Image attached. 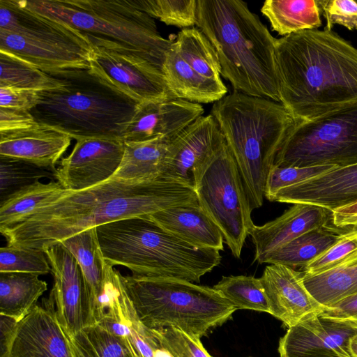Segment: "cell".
Segmentation results:
<instances>
[{
  "mask_svg": "<svg viewBox=\"0 0 357 357\" xmlns=\"http://www.w3.org/2000/svg\"><path fill=\"white\" fill-rule=\"evenodd\" d=\"M147 217L190 245L220 251L223 250L222 231L198 202L171 207Z\"/></svg>",
  "mask_w": 357,
  "mask_h": 357,
  "instance_id": "obj_25",
  "label": "cell"
},
{
  "mask_svg": "<svg viewBox=\"0 0 357 357\" xmlns=\"http://www.w3.org/2000/svg\"><path fill=\"white\" fill-rule=\"evenodd\" d=\"M326 20L325 29L331 31L335 24L349 30L357 29V1L354 0L318 1Z\"/></svg>",
  "mask_w": 357,
  "mask_h": 357,
  "instance_id": "obj_43",
  "label": "cell"
},
{
  "mask_svg": "<svg viewBox=\"0 0 357 357\" xmlns=\"http://www.w3.org/2000/svg\"><path fill=\"white\" fill-rule=\"evenodd\" d=\"M331 212L312 204H294L280 216L261 226L253 225L249 235L255 245L254 261L303 234L328 225Z\"/></svg>",
  "mask_w": 357,
  "mask_h": 357,
  "instance_id": "obj_22",
  "label": "cell"
},
{
  "mask_svg": "<svg viewBox=\"0 0 357 357\" xmlns=\"http://www.w3.org/2000/svg\"><path fill=\"white\" fill-rule=\"evenodd\" d=\"M196 202L194 188L183 183L110 178L84 190L65 189L58 199L36 208L0 232L8 245L44 250L88 229Z\"/></svg>",
  "mask_w": 357,
  "mask_h": 357,
  "instance_id": "obj_1",
  "label": "cell"
},
{
  "mask_svg": "<svg viewBox=\"0 0 357 357\" xmlns=\"http://www.w3.org/2000/svg\"><path fill=\"white\" fill-rule=\"evenodd\" d=\"M321 11L316 0H266L261 8L272 29L283 36L319 27Z\"/></svg>",
  "mask_w": 357,
  "mask_h": 357,
  "instance_id": "obj_29",
  "label": "cell"
},
{
  "mask_svg": "<svg viewBox=\"0 0 357 357\" xmlns=\"http://www.w3.org/2000/svg\"><path fill=\"white\" fill-rule=\"evenodd\" d=\"M122 280L139 319L151 329L174 327L201 338L236 310L213 287L175 278L131 275Z\"/></svg>",
  "mask_w": 357,
  "mask_h": 357,
  "instance_id": "obj_7",
  "label": "cell"
},
{
  "mask_svg": "<svg viewBox=\"0 0 357 357\" xmlns=\"http://www.w3.org/2000/svg\"></svg>",
  "mask_w": 357,
  "mask_h": 357,
  "instance_id": "obj_50",
  "label": "cell"
},
{
  "mask_svg": "<svg viewBox=\"0 0 357 357\" xmlns=\"http://www.w3.org/2000/svg\"><path fill=\"white\" fill-rule=\"evenodd\" d=\"M71 138L38 124L17 131L0 132V156L19 159L56 171V165L70 145Z\"/></svg>",
  "mask_w": 357,
  "mask_h": 357,
  "instance_id": "obj_23",
  "label": "cell"
},
{
  "mask_svg": "<svg viewBox=\"0 0 357 357\" xmlns=\"http://www.w3.org/2000/svg\"><path fill=\"white\" fill-rule=\"evenodd\" d=\"M0 273L45 275L51 267L43 250L12 245L0 249Z\"/></svg>",
  "mask_w": 357,
  "mask_h": 357,
  "instance_id": "obj_39",
  "label": "cell"
},
{
  "mask_svg": "<svg viewBox=\"0 0 357 357\" xmlns=\"http://www.w3.org/2000/svg\"><path fill=\"white\" fill-rule=\"evenodd\" d=\"M289 204H305L328 211L357 201V164L334 167L303 182L283 188L269 199Z\"/></svg>",
  "mask_w": 357,
  "mask_h": 357,
  "instance_id": "obj_21",
  "label": "cell"
},
{
  "mask_svg": "<svg viewBox=\"0 0 357 357\" xmlns=\"http://www.w3.org/2000/svg\"><path fill=\"white\" fill-rule=\"evenodd\" d=\"M20 3L87 36L131 48L161 69L165 54L172 43L160 34L154 19L136 8L131 0H28Z\"/></svg>",
  "mask_w": 357,
  "mask_h": 357,
  "instance_id": "obj_8",
  "label": "cell"
},
{
  "mask_svg": "<svg viewBox=\"0 0 357 357\" xmlns=\"http://www.w3.org/2000/svg\"><path fill=\"white\" fill-rule=\"evenodd\" d=\"M64 188L56 181H37L0 202V229H5L36 208L58 199Z\"/></svg>",
  "mask_w": 357,
  "mask_h": 357,
  "instance_id": "obj_32",
  "label": "cell"
},
{
  "mask_svg": "<svg viewBox=\"0 0 357 357\" xmlns=\"http://www.w3.org/2000/svg\"><path fill=\"white\" fill-rule=\"evenodd\" d=\"M38 124L29 111L0 107V132L24 130Z\"/></svg>",
  "mask_w": 357,
  "mask_h": 357,
  "instance_id": "obj_46",
  "label": "cell"
},
{
  "mask_svg": "<svg viewBox=\"0 0 357 357\" xmlns=\"http://www.w3.org/2000/svg\"><path fill=\"white\" fill-rule=\"evenodd\" d=\"M38 100V91L0 86V107L29 112Z\"/></svg>",
  "mask_w": 357,
  "mask_h": 357,
  "instance_id": "obj_44",
  "label": "cell"
},
{
  "mask_svg": "<svg viewBox=\"0 0 357 357\" xmlns=\"http://www.w3.org/2000/svg\"><path fill=\"white\" fill-rule=\"evenodd\" d=\"M47 74L61 85L39 92L38 104L29 111L38 123L76 140L123 141L124 131L139 102L109 86L89 69Z\"/></svg>",
  "mask_w": 357,
  "mask_h": 357,
  "instance_id": "obj_5",
  "label": "cell"
},
{
  "mask_svg": "<svg viewBox=\"0 0 357 357\" xmlns=\"http://www.w3.org/2000/svg\"><path fill=\"white\" fill-rule=\"evenodd\" d=\"M357 328L314 314L288 328L280 339V357H351L349 342Z\"/></svg>",
  "mask_w": 357,
  "mask_h": 357,
  "instance_id": "obj_18",
  "label": "cell"
},
{
  "mask_svg": "<svg viewBox=\"0 0 357 357\" xmlns=\"http://www.w3.org/2000/svg\"><path fill=\"white\" fill-rule=\"evenodd\" d=\"M61 85L58 79L31 63L0 50V86L40 92Z\"/></svg>",
  "mask_w": 357,
  "mask_h": 357,
  "instance_id": "obj_35",
  "label": "cell"
},
{
  "mask_svg": "<svg viewBox=\"0 0 357 357\" xmlns=\"http://www.w3.org/2000/svg\"><path fill=\"white\" fill-rule=\"evenodd\" d=\"M139 10L167 25L186 29L196 23L197 0H131Z\"/></svg>",
  "mask_w": 357,
  "mask_h": 357,
  "instance_id": "obj_38",
  "label": "cell"
},
{
  "mask_svg": "<svg viewBox=\"0 0 357 357\" xmlns=\"http://www.w3.org/2000/svg\"><path fill=\"white\" fill-rule=\"evenodd\" d=\"M238 167L252 211L262 206L266 178L296 121L280 103L234 91L211 114Z\"/></svg>",
  "mask_w": 357,
  "mask_h": 357,
  "instance_id": "obj_4",
  "label": "cell"
},
{
  "mask_svg": "<svg viewBox=\"0 0 357 357\" xmlns=\"http://www.w3.org/2000/svg\"><path fill=\"white\" fill-rule=\"evenodd\" d=\"M329 220L333 229H341L357 223V201L331 211Z\"/></svg>",
  "mask_w": 357,
  "mask_h": 357,
  "instance_id": "obj_47",
  "label": "cell"
},
{
  "mask_svg": "<svg viewBox=\"0 0 357 357\" xmlns=\"http://www.w3.org/2000/svg\"><path fill=\"white\" fill-rule=\"evenodd\" d=\"M335 166L278 167L270 169L266 182L265 197L268 200L279 190L328 172Z\"/></svg>",
  "mask_w": 357,
  "mask_h": 357,
  "instance_id": "obj_40",
  "label": "cell"
},
{
  "mask_svg": "<svg viewBox=\"0 0 357 357\" xmlns=\"http://www.w3.org/2000/svg\"><path fill=\"white\" fill-rule=\"evenodd\" d=\"M340 238V234L330 227L314 229L270 252L259 264H281L294 269L303 268L336 243Z\"/></svg>",
  "mask_w": 357,
  "mask_h": 357,
  "instance_id": "obj_30",
  "label": "cell"
},
{
  "mask_svg": "<svg viewBox=\"0 0 357 357\" xmlns=\"http://www.w3.org/2000/svg\"><path fill=\"white\" fill-rule=\"evenodd\" d=\"M280 102L296 121L357 101V49L332 30L276 39Z\"/></svg>",
  "mask_w": 357,
  "mask_h": 357,
  "instance_id": "obj_2",
  "label": "cell"
},
{
  "mask_svg": "<svg viewBox=\"0 0 357 357\" xmlns=\"http://www.w3.org/2000/svg\"><path fill=\"white\" fill-rule=\"evenodd\" d=\"M339 234L340 238L336 243L303 268L304 274L314 275L329 271L357 252V240Z\"/></svg>",
  "mask_w": 357,
  "mask_h": 357,
  "instance_id": "obj_42",
  "label": "cell"
},
{
  "mask_svg": "<svg viewBox=\"0 0 357 357\" xmlns=\"http://www.w3.org/2000/svg\"><path fill=\"white\" fill-rule=\"evenodd\" d=\"M162 72L174 98L197 104L215 102L227 92L222 79H210L195 71L177 52L173 42L165 54Z\"/></svg>",
  "mask_w": 357,
  "mask_h": 357,
  "instance_id": "obj_26",
  "label": "cell"
},
{
  "mask_svg": "<svg viewBox=\"0 0 357 357\" xmlns=\"http://www.w3.org/2000/svg\"><path fill=\"white\" fill-rule=\"evenodd\" d=\"M204 112L200 104L178 98L140 102L124 131L123 141L173 139Z\"/></svg>",
  "mask_w": 357,
  "mask_h": 357,
  "instance_id": "obj_20",
  "label": "cell"
},
{
  "mask_svg": "<svg viewBox=\"0 0 357 357\" xmlns=\"http://www.w3.org/2000/svg\"><path fill=\"white\" fill-rule=\"evenodd\" d=\"M152 331L160 344L173 357H212L199 337L191 336L174 327Z\"/></svg>",
  "mask_w": 357,
  "mask_h": 357,
  "instance_id": "obj_41",
  "label": "cell"
},
{
  "mask_svg": "<svg viewBox=\"0 0 357 357\" xmlns=\"http://www.w3.org/2000/svg\"><path fill=\"white\" fill-rule=\"evenodd\" d=\"M269 314L290 328L324 308L305 286L303 271L281 264L266 266L260 278Z\"/></svg>",
  "mask_w": 357,
  "mask_h": 357,
  "instance_id": "obj_19",
  "label": "cell"
},
{
  "mask_svg": "<svg viewBox=\"0 0 357 357\" xmlns=\"http://www.w3.org/2000/svg\"><path fill=\"white\" fill-rule=\"evenodd\" d=\"M68 337L73 357H132L123 340L99 323Z\"/></svg>",
  "mask_w": 357,
  "mask_h": 357,
  "instance_id": "obj_34",
  "label": "cell"
},
{
  "mask_svg": "<svg viewBox=\"0 0 357 357\" xmlns=\"http://www.w3.org/2000/svg\"><path fill=\"white\" fill-rule=\"evenodd\" d=\"M171 139L155 138L124 142L121 162L111 178L124 181L160 178L166 165Z\"/></svg>",
  "mask_w": 357,
  "mask_h": 357,
  "instance_id": "obj_27",
  "label": "cell"
},
{
  "mask_svg": "<svg viewBox=\"0 0 357 357\" xmlns=\"http://www.w3.org/2000/svg\"><path fill=\"white\" fill-rule=\"evenodd\" d=\"M104 314L98 322L120 337L132 357H173L139 319L121 273L106 264Z\"/></svg>",
  "mask_w": 357,
  "mask_h": 357,
  "instance_id": "obj_14",
  "label": "cell"
},
{
  "mask_svg": "<svg viewBox=\"0 0 357 357\" xmlns=\"http://www.w3.org/2000/svg\"><path fill=\"white\" fill-rule=\"evenodd\" d=\"M51 267L53 287L49 298L56 317L70 337L90 325L87 291L80 266L60 242L43 250Z\"/></svg>",
  "mask_w": 357,
  "mask_h": 357,
  "instance_id": "obj_15",
  "label": "cell"
},
{
  "mask_svg": "<svg viewBox=\"0 0 357 357\" xmlns=\"http://www.w3.org/2000/svg\"><path fill=\"white\" fill-rule=\"evenodd\" d=\"M47 289L39 275L25 273H0V314L15 322L23 319Z\"/></svg>",
  "mask_w": 357,
  "mask_h": 357,
  "instance_id": "obj_28",
  "label": "cell"
},
{
  "mask_svg": "<svg viewBox=\"0 0 357 357\" xmlns=\"http://www.w3.org/2000/svg\"><path fill=\"white\" fill-rule=\"evenodd\" d=\"M234 91L280 102L276 38L247 3L197 0L196 23Z\"/></svg>",
  "mask_w": 357,
  "mask_h": 357,
  "instance_id": "obj_3",
  "label": "cell"
},
{
  "mask_svg": "<svg viewBox=\"0 0 357 357\" xmlns=\"http://www.w3.org/2000/svg\"><path fill=\"white\" fill-rule=\"evenodd\" d=\"M357 164V101L318 117L296 121L274 162L278 167Z\"/></svg>",
  "mask_w": 357,
  "mask_h": 357,
  "instance_id": "obj_11",
  "label": "cell"
},
{
  "mask_svg": "<svg viewBox=\"0 0 357 357\" xmlns=\"http://www.w3.org/2000/svg\"><path fill=\"white\" fill-rule=\"evenodd\" d=\"M213 288L236 309L269 312L267 298L260 278L247 275L222 276Z\"/></svg>",
  "mask_w": 357,
  "mask_h": 357,
  "instance_id": "obj_36",
  "label": "cell"
},
{
  "mask_svg": "<svg viewBox=\"0 0 357 357\" xmlns=\"http://www.w3.org/2000/svg\"><path fill=\"white\" fill-rule=\"evenodd\" d=\"M0 50L49 73L89 69L92 43L67 24L33 12L20 1H0Z\"/></svg>",
  "mask_w": 357,
  "mask_h": 357,
  "instance_id": "obj_9",
  "label": "cell"
},
{
  "mask_svg": "<svg viewBox=\"0 0 357 357\" xmlns=\"http://www.w3.org/2000/svg\"><path fill=\"white\" fill-rule=\"evenodd\" d=\"M338 233L352 237L357 240V223L341 229H334Z\"/></svg>",
  "mask_w": 357,
  "mask_h": 357,
  "instance_id": "obj_48",
  "label": "cell"
},
{
  "mask_svg": "<svg viewBox=\"0 0 357 357\" xmlns=\"http://www.w3.org/2000/svg\"><path fill=\"white\" fill-rule=\"evenodd\" d=\"M303 282L324 307L357 293V252L329 271L314 275L303 273Z\"/></svg>",
  "mask_w": 357,
  "mask_h": 357,
  "instance_id": "obj_31",
  "label": "cell"
},
{
  "mask_svg": "<svg viewBox=\"0 0 357 357\" xmlns=\"http://www.w3.org/2000/svg\"><path fill=\"white\" fill-rule=\"evenodd\" d=\"M103 258L139 278H165L199 282L221 261L220 250L190 245L146 216L96 227Z\"/></svg>",
  "mask_w": 357,
  "mask_h": 357,
  "instance_id": "obj_6",
  "label": "cell"
},
{
  "mask_svg": "<svg viewBox=\"0 0 357 357\" xmlns=\"http://www.w3.org/2000/svg\"><path fill=\"white\" fill-rule=\"evenodd\" d=\"M124 142L91 138L77 140L70 153L62 158L54 172L64 189L81 190L112 177L124 153Z\"/></svg>",
  "mask_w": 357,
  "mask_h": 357,
  "instance_id": "obj_16",
  "label": "cell"
},
{
  "mask_svg": "<svg viewBox=\"0 0 357 357\" xmlns=\"http://www.w3.org/2000/svg\"><path fill=\"white\" fill-rule=\"evenodd\" d=\"M224 142L223 135L211 114L199 117L171 139L160 178L194 188L195 173Z\"/></svg>",
  "mask_w": 357,
  "mask_h": 357,
  "instance_id": "obj_17",
  "label": "cell"
},
{
  "mask_svg": "<svg viewBox=\"0 0 357 357\" xmlns=\"http://www.w3.org/2000/svg\"><path fill=\"white\" fill-rule=\"evenodd\" d=\"M1 357H73L50 298L17 323L1 315Z\"/></svg>",
  "mask_w": 357,
  "mask_h": 357,
  "instance_id": "obj_13",
  "label": "cell"
},
{
  "mask_svg": "<svg viewBox=\"0 0 357 357\" xmlns=\"http://www.w3.org/2000/svg\"><path fill=\"white\" fill-rule=\"evenodd\" d=\"M194 189L200 207L217 225L236 258L255 225L236 162L225 140L195 173Z\"/></svg>",
  "mask_w": 357,
  "mask_h": 357,
  "instance_id": "obj_10",
  "label": "cell"
},
{
  "mask_svg": "<svg viewBox=\"0 0 357 357\" xmlns=\"http://www.w3.org/2000/svg\"><path fill=\"white\" fill-rule=\"evenodd\" d=\"M349 350L351 357H357V335L351 337L349 342Z\"/></svg>",
  "mask_w": 357,
  "mask_h": 357,
  "instance_id": "obj_49",
  "label": "cell"
},
{
  "mask_svg": "<svg viewBox=\"0 0 357 357\" xmlns=\"http://www.w3.org/2000/svg\"><path fill=\"white\" fill-rule=\"evenodd\" d=\"M44 178L56 181L54 172L24 160L0 156V202Z\"/></svg>",
  "mask_w": 357,
  "mask_h": 357,
  "instance_id": "obj_37",
  "label": "cell"
},
{
  "mask_svg": "<svg viewBox=\"0 0 357 357\" xmlns=\"http://www.w3.org/2000/svg\"><path fill=\"white\" fill-rule=\"evenodd\" d=\"M92 43L90 71L138 102L174 98L162 69L144 54L125 46L88 36Z\"/></svg>",
  "mask_w": 357,
  "mask_h": 357,
  "instance_id": "obj_12",
  "label": "cell"
},
{
  "mask_svg": "<svg viewBox=\"0 0 357 357\" xmlns=\"http://www.w3.org/2000/svg\"><path fill=\"white\" fill-rule=\"evenodd\" d=\"M173 45L182 59L197 73L210 79H221L218 54L200 29H182Z\"/></svg>",
  "mask_w": 357,
  "mask_h": 357,
  "instance_id": "obj_33",
  "label": "cell"
},
{
  "mask_svg": "<svg viewBox=\"0 0 357 357\" xmlns=\"http://www.w3.org/2000/svg\"><path fill=\"white\" fill-rule=\"evenodd\" d=\"M77 261L83 274L88 296L90 325L104 314L106 261L103 258L96 227L88 229L60 242Z\"/></svg>",
  "mask_w": 357,
  "mask_h": 357,
  "instance_id": "obj_24",
  "label": "cell"
},
{
  "mask_svg": "<svg viewBox=\"0 0 357 357\" xmlns=\"http://www.w3.org/2000/svg\"><path fill=\"white\" fill-rule=\"evenodd\" d=\"M319 315L357 328V293L324 307Z\"/></svg>",
  "mask_w": 357,
  "mask_h": 357,
  "instance_id": "obj_45",
  "label": "cell"
}]
</instances>
